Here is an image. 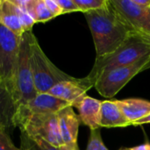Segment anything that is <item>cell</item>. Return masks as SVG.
Segmentation results:
<instances>
[{
    "label": "cell",
    "instance_id": "cell-1",
    "mask_svg": "<svg viewBox=\"0 0 150 150\" xmlns=\"http://www.w3.org/2000/svg\"><path fill=\"white\" fill-rule=\"evenodd\" d=\"M83 14L92 34L96 58L114 52L135 33L110 0L104 7Z\"/></svg>",
    "mask_w": 150,
    "mask_h": 150
},
{
    "label": "cell",
    "instance_id": "cell-2",
    "mask_svg": "<svg viewBox=\"0 0 150 150\" xmlns=\"http://www.w3.org/2000/svg\"><path fill=\"white\" fill-rule=\"evenodd\" d=\"M150 54V44L142 34L134 33L130 35L114 52L96 58L95 63L86 76L94 86L99 76L118 68L128 66Z\"/></svg>",
    "mask_w": 150,
    "mask_h": 150
},
{
    "label": "cell",
    "instance_id": "cell-3",
    "mask_svg": "<svg viewBox=\"0 0 150 150\" xmlns=\"http://www.w3.org/2000/svg\"><path fill=\"white\" fill-rule=\"evenodd\" d=\"M30 63L37 93H47L59 83L76 79L58 69L48 59L32 32L30 33Z\"/></svg>",
    "mask_w": 150,
    "mask_h": 150
},
{
    "label": "cell",
    "instance_id": "cell-4",
    "mask_svg": "<svg viewBox=\"0 0 150 150\" xmlns=\"http://www.w3.org/2000/svg\"><path fill=\"white\" fill-rule=\"evenodd\" d=\"M30 33L26 32L21 37L19 53L10 88L18 107L25 105L38 94L30 63Z\"/></svg>",
    "mask_w": 150,
    "mask_h": 150
},
{
    "label": "cell",
    "instance_id": "cell-5",
    "mask_svg": "<svg viewBox=\"0 0 150 150\" xmlns=\"http://www.w3.org/2000/svg\"><path fill=\"white\" fill-rule=\"evenodd\" d=\"M17 127L20 132L31 138H41L56 148L63 146L57 113L17 114L14 119V127Z\"/></svg>",
    "mask_w": 150,
    "mask_h": 150
},
{
    "label": "cell",
    "instance_id": "cell-6",
    "mask_svg": "<svg viewBox=\"0 0 150 150\" xmlns=\"http://www.w3.org/2000/svg\"><path fill=\"white\" fill-rule=\"evenodd\" d=\"M150 54L143 56L134 64L105 72L97 79L94 87L105 98L114 97L133 77L142 72V68L149 61Z\"/></svg>",
    "mask_w": 150,
    "mask_h": 150
},
{
    "label": "cell",
    "instance_id": "cell-7",
    "mask_svg": "<svg viewBox=\"0 0 150 150\" xmlns=\"http://www.w3.org/2000/svg\"><path fill=\"white\" fill-rule=\"evenodd\" d=\"M21 37L0 25V81L9 90L17 64Z\"/></svg>",
    "mask_w": 150,
    "mask_h": 150
},
{
    "label": "cell",
    "instance_id": "cell-8",
    "mask_svg": "<svg viewBox=\"0 0 150 150\" xmlns=\"http://www.w3.org/2000/svg\"><path fill=\"white\" fill-rule=\"evenodd\" d=\"M135 33L150 34V9L138 6L133 0H110Z\"/></svg>",
    "mask_w": 150,
    "mask_h": 150
},
{
    "label": "cell",
    "instance_id": "cell-9",
    "mask_svg": "<svg viewBox=\"0 0 150 150\" xmlns=\"http://www.w3.org/2000/svg\"><path fill=\"white\" fill-rule=\"evenodd\" d=\"M91 87L93 85L87 77L76 78L73 81H65L57 83L47 93L69 103L72 107H76L86 96V91Z\"/></svg>",
    "mask_w": 150,
    "mask_h": 150
},
{
    "label": "cell",
    "instance_id": "cell-10",
    "mask_svg": "<svg viewBox=\"0 0 150 150\" xmlns=\"http://www.w3.org/2000/svg\"><path fill=\"white\" fill-rule=\"evenodd\" d=\"M70 105L69 103L48 93H38L25 105L18 107L17 114H52Z\"/></svg>",
    "mask_w": 150,
    "mask_h": 150
},
{
    "label": "cell",
    "instance_id": "cell-11",
    "mask_svg": "<svg viewBox=\"0 0 150 150\" xmlns=\"http://www.w3.org/2000/svg\"><path fill=\"white\" fill-rule=\"evenodd\" d=\"M59 129L63 145L78 148L77 136L80 125L79 116L76 114L71 105H69L57 112Z\"/></svg>",
    "mask_w": 150,
    "mask_h": 150
},
{
    "label": "cell",
    "instance_id": "cell-12",
    "mask_svg": "<svg viewBox=\"0 0 150 150\" xmlns=\"http://www.w3.org/2000/svg\"><path fill=\"white\" fill-rule=\"evenodd\" d=\"M101 104L102 101L86 95L76 106L79 112L80 121L91 130L100 128Z\"/></svg>",
    "mask_w": 150,
    "mask_h": 150
},
{
    "label": "cell",
    "instance_id": "cell-13",
    "mask_svg": "<svg viewBox=\"0 0 150 150\" xmlns=\"http://www.w3.org/2000/svg\"><path fill=\"white\" fill-rule=\"evenodd\" d=\"M131 126L115 100L102 101L100 109V127H127Z\"/></svg>",
    "mask_w": 150,
    "mask_h": 150
},
{
    "label": "cell",
    "instance_id": "cell-14",
    "mask_svg": "<svg viewBox=\"0 0 150 150\" xmlns=\"http://www.w3.org/2000/svg\"><path fill=\"white\" fill-rule=\"evenodd\" d=\"M18 105L9 88L0 81V128L5 130L14 127V119Z\"/></svg>",
    "mask_w": 150,
    "mask_h": 150
},
{
    "label": "cell",
    "instance_id": "cell-15",
    "mask_svg": "<svg viewBox=\"0 0 150 150\" xmlns=\"http://www.w3.org/2000/svg\"><path fill=\"white\" fill-rule=\"evenodd\" d=\"M127 121L132 125L150 113V102L140 98L115 100Z\"/></svg>",
    "mask_w": 150,
    "mask_h": 150
},
{
    "label": "cell",
    "instance_id": "cell-16",
    "mask_svg": "<svg viewBox=\"0 0 150 150\" xmlns=\"http://www.w3.org/2000/svg\"><path fill=\"white\" fill-rule=\"evenodd\" d=\"M0 25L18 37L25 33L17 12V7L11 0H0Z\"/></svg>",
    "mask_w": 150,
    "mask_h": 150
},
{
    "label": "cell",
    "instance_id": "cell-17",
    "mask_svg": "<svg viewBox=\"0 0 150 150\" xmlns=\"http://www.w3.org/2000/svg\"><path fill=\"white\" fill-rule=\"evenodd\" d=\"M20 141L22 150H60L41 138H31L23 132H20Z\"/></svg>",
    "mask_w": 150,
    "mask_h": 150
},
{
    "label": "cell",
    "instance_id": "cell-18",
    "mask_svg": "<svg viewBox=\"0 0 150 150\" xmlns=\"http://www.w3.org/2000/svg\"><path fill=\"white\" fill-rule=\"evenodd\" d=\"M29 13L35 23H45L54 18L53 14L45 4V0H33Z\"/></svg>",
    "mask_w": 150,
    "mask_h": 150
},
{
    "label": "cell",
    "instance_id": "cell-19",
    "mask_svg": "<svg viewBox=\"0 0 150 150\" xmlns=\"http://www.w3.org/2000/svg\"><path fill=\"white\" fill-rule=\"evenodd\" d=\"M85 150H109L103 142L100 128L91 130V134Z\"/></svg>",
    "mask_w": 150,
    "mask_h": 150
},
{
    "label": "cell",
    "instance_id": "cell-20",
    "mask_svg": "<svg viewBox=\"0 0 150 150\" xmlns=\"http://www.w3.org/2000/svg\"><path fill=\"white\" fill-rule=\"evenodd\" d=\"M74 1L77 5L79 11H82L83 13L100 9L104 7L108 2V0H74Z\"/></svg>",
    "mask_w": 150,
    "mask_h": 150
},
{
    "label": "cell",
    "instance_id": "cell-21",
    "mask_svg": "<svg viewBox=\"0 0 150 150\" xmlns=\"http://www.w3.org/2000/svg\"><path fill=\"white\" fill-rule=\"evenodd\" d=\"M0 150H22L17 148L11 142L5 130L0 128Z\"/></svg>",
    "mask_w": 150,
    "mask_h": 150
},
{
    "label": "cell",
    "instance_id": "cell-22",
    "mask_svg": "<svg viewBox=\"0 0 150 150\" xmlns=\"http://www.w3.org/2000/svg\"><path fill=\"white\" fill-rule=\"evenodd\" d=\"M56 2L61 7L62 14L79 11V9L74 0H56Z\"/></svg>",
    "mask_w": 150,
    "mask_h": 150
},
{
    "label": "cell",
    "instance_id": "cell-23",
    "mask_svg": "<svg viewBox=\"0 0 150 150\" xmlns=\"http://www.w3.org/2000/svg\"><path fill=\"white\" fill-rule=\"evenodd\" d=\"M45 4L48 8V10L50 11V12L53 14L54 18L62 14V11L59 6V4H57L56 0H45Z\"/></svg>",
    "mask_w": 150,
    "mask_h": 150
},
{
    "label": "cell",
    "instance_id": "cell-24",
    "mask_svg": "<svg viewBox=\"0 0 150 150\" xmlns=\"http://www.w3.org/2000/svg\"><path fill=\"white\" fill-rule=\"evenodd\" d=\"M138 6L144 8V9H150V0H133Z\"/></svg>",
    "mask_w": 150,
    "mask_h": 150
},
{
    "label": "cell",
    "instance_id": "cell-25",
    "mask_svg": "<svg viewBox=\"0 0 150 150\" xmlns=\"http://www.w3.org/2000/svg\"><path fill=\"white\" fill-rule=\"evenodd\" d=\"M150 123V113L148 114L147 116L143 117L142 119L134 122L131 126H141V125H143V124H149Z\"/></svg>",
    "mask_w": 150,
    "mask_h": 150
},
{
    "label": "cell",
    "instance_id": "cell-26",
    "mask_svg": "<svg viewBox=\"0 0 150 150\" xmlns=\"http://www.w3.org/2000/svg\"><path fill=\"white\" fill-rule=\"evenodd\" d=\"M131 149H132V150H150V143L149 142H146L144 144L135 146V147H133Z\"/></svg>",
    "mask_w": 150,
    "mask_h": 150
},
{
    "label": "cell",
    "instance_id": "cell-27",
    "mask_svg": "<svg viewBox=\"0 0 150 150\" xmlns=\"http://www.w3.org/2000/svg\"><path fill=\"white\" fill-rule=\"evenodd\" d=\"M142 36L144 37V39L149 42L150 44V34H142ZM150 69V59L149 61L146 63V65L142 68V71H144V70H147V69Z\"/></svg>",
    "mask_w": 150,
    "mask_h": 150
},
{
    "label": "cell",
    "instance_id": "cell-28",
    "mask_svg": "<svg viewBox=\"0 0 150 150\" xmlns=\"http://www.w3.org/2000/svg\"><path fill=\"white\" fill-rule=\"evenodd\" d=\"M60 150H79V149L78 148H71V147L63 145V146L60 147Z\"/></svg>",
    "mask_w": 150,
    "mask_h": 150
},
{
    "label": "cell",
    "instance_id": "cell-29",
    "mask_svg": "<svg viewBox=\"0 0 150 150\" xmlns=\"http://www.w3.org/2000/svg\"><path fill=\"white\" fill-rule=\"evenodd\" d=\"M119 150H132V149L131 148H121Z\"/></svg>",
    "mask_w": 150,
    "mask_h": 150
}]
</instances>
